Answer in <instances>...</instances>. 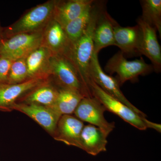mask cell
Returning a JSON list of instances; mask_svg holds the SVG:
<instances>
[{"instance_id": "1", "label": "cell", "mask_w": 161, "mask_h": 161, "mask_svg": "<svg viewBox=\"0 0 161 161\" xmlns=\"http://www.w3.org/2000/svg\"><path fill=\"white\" fill-rule=\"evenodd\" d=\"M103 8L102 2L95 1L88 25L80 37L71 43L66 57L74 64L82 82L89 90L90 64L94 53V30L98 15Z\"/></svg>"}, {"instance_id": "2", "label": "cell", "mask_w": 161, "mask_h": 161, "mask_svg": "<svg viewBox=\"0 0 161 161\" xmlns=\"http://www.w3.org/2000/svg\"><path fill=\"white\" fill-rule=\"evenodd\" d=\"M56 0H49L37 5L9 26L5 31L6 37L18 34L43 31L53 19Z\"/></svg>"}, {"instance_id": "3", "label": "cell", "mask_w": 161, "mask_h": 161, "mask_svg": "<svg viewBox=\"0 0 161 161\" xmlns=\"http://www.w3.org/2000/svg\"><path fill=\"white\" fill-rule=\"evenodd\" d=\"M48 74L52 76L59 88L79 92L85 97H93L85 86L70 60L64 55L52 54L50 58Z\"/></svg>"}, {"instance_id": "4", "label": "cell", "mask_w": 161, "mask_h": 161, "mask_svg": "<svg viewBox=\"0 0 161 161\" xmlns=\"http://www.w3.org/2000/svg\"><path fill=\"white\" fill-rule=\"evenodd\" d=\"M43 31L18 34L0 41V57L15 60L26 58L42 45Z\"/></svg>"}, {"instance_id": "5", "label": "cell", "mask_w": 161, "mask_h": 161, "mask_svg": "<svg viewBox=\"0 0 161 161\" xmlns=\"http://www.w3.org/2000/svg\"><path fill=\"white\" fill-rule=\"evenodd\" d=\"M104 70L110 75L117 74L119 85L129 80H135L139 76L148 75L153 71L152 65L146 63L142 57L139 59L129 61L120 51L108 60Z\"/></svg>"}, {"instance_id": "6", "label": "cell", "mask_w": 161, "mask_h": 161, "mask_svg": "<svg viewBox=\"0 0 161 161\" xmlns=\"http://www.w3.org/2000/svg\"><path fill=\"white\" fill-rule=\"evenodd\" d=\"M91 94L105 108L106 110L114 113L128 123L139 130L147 129L143 118L126 105L105 92L90 78L88 83Z\"/></svg>"}, {"instance_id": "7", "label": "cell", "mask_w": 161, "mask_h": 161, "mask_svg": "<svg viewBox=\"0 0 161 161\" xmlns=\"http://www.w3.org/2000/svg\"><path fill=\"white\" fill-rule=\"evenodd\" d=\"M106 111L105 107L94 97H85L80 101L74 114L82 122L98 127L108 136L115 129V125L105 118Z\"/></svg>"}, {"instance_id": "8", "label": "cell", "mask_w": 161, "mask_h": 161, "mask_svg": "<svg viewBox=\"0 0 161 161\" xmlns=\"http://www.w3.org/2000/svg\"><path fill=\"white\" fill-rule=\"evenodd\" d=\"M90 78L105 92L116 98L141 116L145 117L143 112L134 106L123 94L120 85L116 78L106 74L102 69L98 60V54L93 53L90 64Z\"/></svg>"}, {"instance_id": "9", "label": "cell", "mask_w": 161, "mask_h": 161, "mask_svg": "<svg viewBox=\"0 0 161 161\" xmlns=\"http://www.w3.org/2000/svg\"><path fill=\"white\" fill-rule=\"evenodd\" d=\"M48 78L37 77L31 78L20 83L0 85V111L11 110L20 97L47 82Z\"/></svg>"}, {"instance_id": "10", "label": "cell", "mask_w": 161, "mask_h": 161, "mask_svg": "<svg viewBox=\"0 0 161 161\" xmlns=\"http://www.w3.org/2000/svg\"><path fill=\"white\" fill-rule=\"evenodd\" d=\"M140 28L142 38L140 52L151 61L153 70L159 73L161 70V48L157 36L155 28L144 22L140 17L136 20Z\"/></svg>"}, {"instance_id": "11", "label": "cell", "mask_w": 161, "mask_h": 161, "mask_svg": "<svg viewBox=\"0 0 161 161\" xmlns=\"http://www.w3.org/2000/svg\"><path fill=\"white\" fill-rule=\"evenodd\" d=\"M115 46L118 47L124 56H141L140 48L142 33L137 24L134 26L123 27L117 22L114 25Z\"/></svg>"}, {"instance_id": "12", "label": "cell", "mask_w": 161, "mask_h": 161, "mask_svg": "<svg viewBox=\"0 0 161 161\" xmlns=\"http://www.w3.org/2000/svg\"><path fill=\"white\" fill-rule=\"evenodd\" d=\"M12 110L26 114L50 133H55L61 116L49 107L34 103H16Z\"/></svg>"}, {"instance_id": "13", "label": "cell", "mask_w": 161, "mask_h": 161, "mask_svg": "<svg viewBox=\"0 0 161 161\" xmlns=\"http://www.w3.org/2000/svg\"><path fill=\"white\" fill-rule=\"evenodd\" d=\"M71 43L64 30L53 19L43 29L42 45L49 50L53 54L66 57Z\"/></svg>"}, {"instance_id": "14", "label": "cell", "mask_w": 161, "mask_h": 161, "mask_svg": "<svg viewBox=\"0 0 161 161\" xmlns=\"http://www.w3.org/2000/svg\"><path fill=\"white\" fill-rule=\"evenodd\" d=\"M103 9L98 15L93 37L94 53L98 54L105 47L115 45L114 25L116 21Z\"/></svg>"}, {"instance_id": "15", "label": "cell", "mask_w": 161, "mask_h": 161, "mask_svg": "<svg viewBox=\"0 0 161 161\" xmlns=\"http://www.w3.org/2000/svg\"><path fill=\"white\" fill-rule=\"evenodd\" d=\"M84 126L83 122L76 116L62 115L58 121L56 138L67 145L80 148V134Z\"/></svg>"}, {"instance_id": "16", "label": "cell", "mask_w": 161, "mask_h": 161, "mask_svg": "<svg viewBox=\"0 0 161 161\" xmlns=\"http://www.w3.org/2000/svg\"><path fill=\"white\" fill-rule=\"evenodd\" d=\"M93 0H56L53 19L63 28L79 15Z\"/></svg>"}, {"instance_id": "17", "label": "cell", "mask_w": 161, "mask_h": 161, "mask_svg": "<svg viewBox=\"0 0 161 161\" xmlns=\"http://www.w3.org/2000/svg\"><path fill=\"white\" fill-rule=\"evenodd\" d=\"M107 137L98 127L89 125H84L80 137V149L93 156L107 150Z\"/></svg>"}, {"instance_id": "18", "label": "cell", "mask_w": 161, "mask_h": 161, "mask_svg": "<svg viewBox=\"0 0 161 161\" xmlns=\"http://www.w3.org/2000/svg\"><path fill=\"white\" fill-rule=\"evenodd\" d=\"M53 53L45 47L41 45L26 58L28 79L37 77H48L50 58Z\"/></svg>"}, {"instance_id": "19", "label": "cell", "mask_w": 161, "mask_h": 161, "mask_svg": "<svg viewBox=\"0 0 161 161\" xmlns=\"http://www.w3.org/2000/svg\"><path fill=\"white\" fill-rule=\"evenodd\" d=\"M83 98H85L84 96L77 91L58 88V96L56 102L50 108L60 116L71 115Z\"/></svg>"}, {"instance_id": "20", "label": "cell", "mask_w": 161, "mask_h": 161, "mask_svg": "<svg viewBox=\"0 0 161 161\" xmlns=\"http://www.w3.org/2000/svg\"><path fill=\"white\" fill-rule=\"evenodd\" d=\"M58 89L48 85L47 82L32 90L24 98L25 103H34L51 107L58 97Z\"/></svg>"}, {"instance_id": "21", "label": "cell", "mask_w": 161, "mask_h": 161, "mask_svg": "<svg viewBox=\"0 0 161 161\" xmlns=\"http://www.w3.org/2000/svg\"><path fill=\"white\" fill-rule=\"evenodd\" d=\"M95 1L88 6L78 17L63 28L71 43L80 37L88 25L92 17Z\"/></svg>"}, {"instance_id": "22", "label": "cell", "mask_w": 161, "mask_h": 161, "mask_svg": "<svg viewBox=\"0 0 161 161\" xmlns=\"http://www.w3.org/2000/svg\"><path fill=\"white\" fill-rule=\"evenodd\" d=\"M142 8V16L145 23L155 28L161 37V0H142L140 1Z\"/></svg>"}, {"instance_id": "23", "label": "cell", "mask_w": 161, "mask_h": 161, "mask_svg": "<svg viewBox=\"0 0 161 161\" xmlns=\"http://www.w3.org/2000/svg\"><path fill=\"white\" fill-rule=\"evenodd\" d=\"M28 79L26 58L14 60L9 70L7 84L20 83Z\"/></svg>"}, {"instance_id": "24", "label": "cell", "mask_w": 161, "mask_h": 161, "mask_svg": "<svg viewBox=\"0 0 161 161\" xmlns=\"http://www.w3.org/2000/svg\"><path fill=\"white\" fill-rule=\"evenodd\" d=\"M14 60L0 57V85L7 83L9 70Z\"/></svg>"}, {"instance_id": "25", "label": "cell", "mask_w": 161, "mask_h": 161, "mask_svg": "<svg viewBox=\"0 0 161 161\" xmlns=\"http://www.w3.org/2000/svg\"><path fill=\"white\" fill-rule=\"evenodd\" d=\"M143 120L147 128H151V129L156 130L158 132H161V125L160 124H156L148 120L146 117H143Z\"/></svg>"}, {"instance_id": "26", "label": "cell", "mask_w": 161, "mask_h": 161, "mask_svg": "<svg viewBox=\"0 0 161 161\" xmlns=\"http://www.w3.org/2000/svg\"><path fill=\"white\" fill-rule=\"evenodd\" d=\"M4 38V32H3V30L2 29V27L0 26V41L3 40Z\"/></svg>"}]
</instances>
